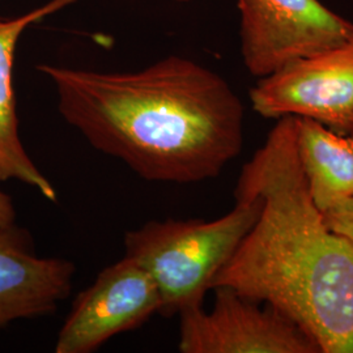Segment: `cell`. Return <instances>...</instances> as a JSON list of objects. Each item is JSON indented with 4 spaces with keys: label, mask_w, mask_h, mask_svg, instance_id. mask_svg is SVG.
<instances>
[{
    "label": "cell",
    "mask_w": 353,
    "mask_h": 353,
    "mask_svg": "<svg viewBox=\"0 0 353 353\" xmlns=\"http://www.w3.org/2000/svg\"><path fill=\"white\" fill-rule=\"evenodd\" d=\"M322 214L328 229L343 237L353 249V198L331 207Z\"/></svg>",
    "instance_id": "cell-11"
},
{
    "label": "cell",
    "mask_w": 353,
    "mask_h": 353,
    "mask_svg": "<svg viewBox=\"0 0 353 353\" xmlns=\"http://www.w3.org/2000/svg\"><path fill=\"white\" fill-rule=\"evenodd\" d=\"M169 1H178V3H185V1H190V0H169Z\"/></svg>",
    "instance_id": "cell-13"
},
{
    "label": "cell",
    "mask_w": 353,
    "mask_h": 353,
    "mask_svg": "<svg viewBox=\"0 0 353 353\" xmlns=\"http://www.w3.org/2000/svg\"><path fill=\"white\" fill-rule=\"evenodd\" d=\"M258 195L252 229L216 275L228 287L290 316L322 353H353V249L325 224L296 150L294 117H281L242 166L234 198Z\"/></svg>",
    "instance_id": "cell-2"
},
{
    "label": "cell",
    "mask_w": 353,
    "mask_h": 353,
    "mask_svg": "<svg viewBox=\"0 0 353 353\" xmlns=\"http://www.w3.org/2000/svg\"><path fill=\"white\" fill-rule=\"evenodd\" d=\"M58 112L89 144L150 182L219 176L243 145V105L219 74L170 55L134 72L39 64Z\"/></svg>",
    "instance_id": "cell-1"
},
{
    "label": "cell",
    "mask_w": 353,
    "mask_h": 353,
    "mask_svg": "<svg viewBox=\"0 0 353 353\" xmlns=\"http://www.w3.org/2000/svg\"><path fill=\"white\" fill-rule=\"evenodd\" d=\"M75 1L50 0L21 16L0 17V182L19 181L37 190L51 202L57 201V191L26 153L20 139L13 90V62L19 39L29 26Z\"/></svg>",
    "instance_id": "cell-9"
},
{
    "label": "cell",
    "mask_w": 353,
    "mask_h": 353,
    "mask_svg": "<svg viewBox=\"0 0 353 353\" xmlns=\"http://www.w3.org/2000/svg\"><path fill=\"white\" fill-rule=\"evenodd\" d=\"M16 223V211L12 199L6 192L0 191V227H8Z\"/></svg>",
    "instance_id": "cell-12"
},
{
    "label": "cell",
    "mask_w": 353,
    "mask_h": 353,
    "mask_svg": "<svg viewBox=\"0 0 353 353\" xmlns=\"http://www.w3.org/2000/svg\"><path fill=\"white\" fill-rule=\"evenodd\" d=\"M250 101L265 118H310L336 134L353 135V36L261 77Z\"/></svg>",
    "instance_id": "cell-4"
},
{
    "label": "cell",
    "mask_w": 353,
    "mask_h": 353,
    "mask_svg": "<svg viewBox=\"0 0 353 353\" xmlns=\"http://www.w3.org/2000/svg\"><path fill=\"white\" fill-rule=\"evenodd\" d=\"M160 310L150 274L123 256L77 294L58 334L57 353H92L114 336L144 325Z\"/></svg>",
    "instance_id": "cell-7"
},
{
    "label": "cell",
    "mask_w": 353,
    "mask_h": 353,
    "mask_svg": "<svg viewBox=\"0 0 353 353\" xmlns=\"http://www.w3.org/2000/svg\"><path fill=\"white\" fill-rule=\"evenodd\" d=\"M211 310L190 307L179 314L182 353H322L290 316L228 287H216Z\"/></svg>",
    "instance_id": "cell-5"
},
{
    "label": "cell",
    "mask_w": 353,
    "mask_h": 353,
    "mask_svg": "<svg viewBox=\"0 0 353 353\" xmlns=\"http://www.w3.org/2000/svg\"><path fill=\"white\" fill-rule=\"evenodd\" d=\"M76 267L39 256L26 229L0 227V330L16 321L54 314L71 294Z\"/></svg>",
    "instance_id": "cell-8"
},
{
    "label": "cell",
    "mask_w": 353,
    "mask_h": 353,
    "mask_svg": "<svg viewBox=\"0 0 353 353\" xmlns=\"http://www.w3.org/2000/svg\"><path fill=\"white\" fill-rule=\"evenodd\" d=\"M262 208L258 195L211 220H152L125 234V256L144 268L160 293L159 314L170 318L202 306L216 275L252 229Z\"/></svg>",
    "instance_id": "cell-3"
},
{
    "label": "cell",
    "mask_w": 353,
    "mask_h": 353,
    "mask_svg": "<svg viewBox=\"0 0 353 353\" xmlns=\"http://www.w3.org/2000/svg\"><path fill=\"white\" fill-rule=\"evenodd\" d=\"M241 52L252 76L265 77L353 36V24L319 0H237Z\"/></svg>",
    "instance_id": "cell-6"
},
{
    "label": "cell",
    "mask_w": 353,
    "mask_h": 353,
    "mask_svg": "<svg viewBox=\"0 0 353 353\" xmlns=\"http://www.w3.org/2000/svg\"><path fill=\"white\" fill-rule=\"evenodd\" d=\"M296 150L309 194L321 212L353 198V135L294 117Z\"/></svg>",
    "instance_id": "cell-10"
}]
</instances>
